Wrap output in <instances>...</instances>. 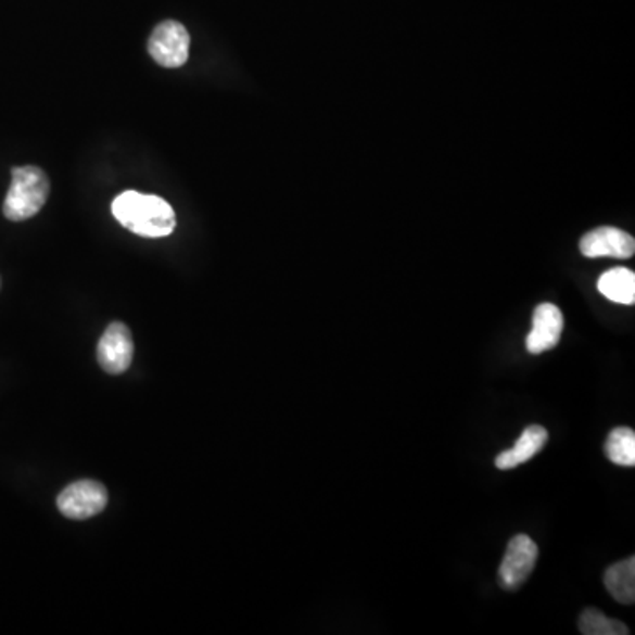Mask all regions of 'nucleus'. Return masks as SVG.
Segmentation results:
<instances>
[{
  "mask_svg": "<svg viewBox=\"0 0 635 635\" xmlns=\"http://www.w3.org/2000/svg\"><path fill=\"white\" fill-rule=\"evenodd\" d=\"M131 330L120 321H113L99 339L98 363L109 374H123L132 363Z\"/></svg>",
  "mask_w": 635,
  "mask_h": 635,
  "instance_id": "423d86ee",
  "label": "nucleus"
},
{
  "mask_svg": "<svg viewBox=\"0 0 635 635\" xmlns=\"http://www.w3.org/2000/svg\"><path fill=\"white\" fill-rule=\"evenodd\" d=\"M579 247L586 258L611 256V258L625 259L634 256L635 240L626 231L618 230L612 226H602L586 233L581 239Z\"/></svg>",
  "mask_w": 635,
  "mask_h": 635,
  "instance_id": "0eeeda50",
  "label": "nucleus"
},
{
  "mask_svg": "<svg viewBox=\"0 0 635 635\" xmlns=\"http://www.w3.org/2000/svg\"><path fill=\"white\" fill-rule=\"evenodd\" d=\"M11 188L2 212L10 221H27L36 216L50 194V180L38 166H20L11 172Z\"/></svg>",
  "mask_w": 635,
  "mask_h": 635,
  "instance_id": "f03ea898",
  "label": "nucleus"
},
{
  "mask_svg": "<svg viewBox=\"0 0 635 635\" xmlns=\"http://www.w3.org/2000/svg\"><path fill=\"white\" fill-rule=\"evenodd\" d=\"M606 456L609 461L620 466L635 465V433L631 428L612 429L607 436Z\"/></svg>",
  "mask_w": 635,
  "mask_h": 635,
  "instance_id": "f8f14e48",
  "label": "nucleus"
},
{
  "mask_svg": "<svg viewBox=\"0 0 635 635\" xmlns=\"http://www.w3.org/2000/svg\"><path fill=\"white\" fill-rule=\"evenodd\" d=\"M604 584H606L607 592L611 593V597L620 604L635 602V558H626V560L614 563L607 569L604 575Z\"/></svg>",
  "mask_w": 635,
  "mask_h": 635,
  "instance_id": "9b49d317",
  "label": "nucleus"
},
{
  "mask_svg": "<svg viewBox=\"0 0 635 635\" xmlns=\"http://www.w3.org/2000/svg\"><path fill=\"white\" fill-rule=\"evenodd\" d=\"M189 45H191V38H189L188 28L175 20H165L154 28L147 48L155 64L175 69L188 62Z\"/></svg>",
  "mask_w": 635,
  "mask_h": 635,
  "instance_id": "7ed1b4c3",
  "label": "nucleus"
},
{
  "mask_svg": "<svg viewBox=\"0 0 635 635\" xmlns=\"http://www.w3.org/2000/svg\"><path fill=\"white\" fill-rule=\"evenodd\" d=\"M538 547L528 535L513 536L508 544L504 561L499 564V584L505 589H518L535 569Z\"/></svg>",
  "mask_w": 635,
  "mask_h": 635,
  "instance_id": "39448f33",
  "label": "nucleus"
},
{
  "mask_svg": "<svg viewBox=\"0 0 635 635\" xmlns=\"http://www.w3.org/2000/svg\"><path fill=\"white\" fill-rule=\"evenodd\" d=\"M598 292L617 304L634 306L635 274L625 267L611 268L598 279Z\"/></svg>",
  "mask_w": 635,
  "mask_h": 635,
  "instance_id": "9d476101",
  "label": "nucleus"
},
{
  "mask_svg": "<svg viewBox=\"0 0 635 635\" xmlns=\"http://www.w3.org/2000/svg\"><path fill=\"white\" fill-rule=\"evenodd\" d=\"M112 212L126 230L145 239L172 236L177 226L172 205L154 194L124 191L113 200Z\"/></svg>",
  "mask_w": 635,
  "mask_h": 635,
  "instance_id": "f257e3e1",
  "label": "nucleus"
},
{
  "mask_svg": "<svg viewBox=\"0 0 635 635\" xmlns=\"http://www.w3.org/2000/svg\"><path fill=\"white\" fill-rule=\"evenodd\" d=\"M579 631L584 635H626L628 626L607 618L598 609H586L579 618Z\"/></svg>",
  "mask_w": 635,
  "mask_h": 635,
  "instance_id": "ddd939ff",
  "label": "nucleus"
},
{
  "mask_svg": "<svg viewBox=\"0 0 635 635\" xmlns=\"http://www.w3.org/2000/svg\"><path fill=\"white\" fill-rule=\"evenodd\" d=\"M106 504H109L106 487L96 480H80L67 485L56 498V507L62 516L75 521L94 518L99 512H103Z\"/></svg>",
  "mask_w": 635,
  "mask_h": 635,
  "instance_id": "20e7f679",
  "label": "nucleus"
},
{
  "mask_svg": "<svg viewBox=\"0 0 635 635\" xmlns=\"http://www.w3.org/2000/svg\"><path fill=\"white\" fill-rule=\"evenodd\" d=\"M563 315L558 306L544 302L533 313V329L526 338V350L533 355L549 352L560 343Z\"/></svg>",
  "mask_w": 635,
  "mask_h": 635,
  "instance_id": "6e6552de",
  "label": "nucleus"
},
{
  "mask_svg": "<svg viewBox=\"0 0 635 635\" xmlns=\"http://www.w3.org/2000/svg\"><path fill=\"white\" fill-rule=\"evenodd\" d=\"M547 431L542 426H530L519 437L518 443L510 450H505L496 457L498 470H512L516 466L524 465L546 447Z\"/></svg>",
  "mask_w": 635,
  "mask_h": 635,
  "instance_id": "1a4fd4ad",
  "label": "nucleus"
}]
</instances>
